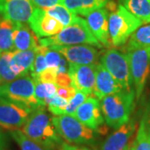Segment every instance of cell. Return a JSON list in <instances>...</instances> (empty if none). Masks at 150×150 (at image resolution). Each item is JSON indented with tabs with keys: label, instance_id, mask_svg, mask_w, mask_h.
Wrapping results in <instances>:
<instances>
[{
	"label": "cell",
	"instance_id": "17",
	"mask_svg": "<svg viewBox=\"0 0 150 150\" xmlns=\"http://www.w3.org/2000/svg\"><path fill=\"white\" fill-rule=\"evenodd\" d=\"M124 90L101 64L96 66V79L93 96L101 100L104 97Z\"/></svg>",
	"mask_w": 150,
	"mask_h": 150
},
{
	"label": "cell",
	"instance_id": "3",
	"mask_svg": "<svg viewBox=\"0 0 150 150\" xmlns=\"http://www.w3.org/2000/svg\"><path fill=\"white\" fill-rule=\"evenodd\" d=\"M0 100L16 103L32 111L41 107L35 98V81L29 74L1 83Z\"/></svg>",
	"mask_w": 150,
	"mask_h": 150
},
{
	"label": "cell",
	"instance_id": "29",
	"mask_svg": "<svg viewBox=\"0 0 150 150\" xmlns=\"http://www.w3.org/2000/svg\"><path fill=\"white\" fill-rule=\"evenodd\" d=\"M69 101L65 98L60 97L57 93L51 98H48L45 99L44 105H48V110L51 113H53L54 116L59 115H64L65 109L68 105Z\"/></svg>",
	"mask_w": 150,
	"mask_h": 150
},
{
	"label": "cell",
	"instance_id": "15",
	"mask_svg": "<svg viewBox=\"0 0 150 150\" xmlns=\"http://www.w3.org/2000/svg\"><path fill=\"white\" fill-rule=\"evenodd\" d=\"M108 12L103 8L92 11L86 17V22L97 40L106 48H111L112 42L108 29Z\"/></svg>",
	"mask_w": 150,
	"mask_h": 150
},
{
	"label": "cell",
	"instance_id": "24",
	"mask_svg": "<svg viewBox=\"0 0 150 150\" xmlns=\"http://www.w3.org/2000/svg\"><path fill=\"white\" fill-rule=\"evenodd\" d=\"M43 10L46 11V13L50 16L60 22L64 25V27H67L73 24L78 18V16L74 13L70 11L63 4H58Z\"/></svg>",
	"mask_w": 150,
	"mask_h": 150
},
{
	"label": "cell",
	"instance_id": "5",
	"mask_svg": "<svg viewBox=\"0 0 150 150\" xmlns=\"http://www.w3.org/2000/svg\"><path fill=\"white\" fill-rule=\"evenodd\" d=\"M55 129L59 136L71 144L93 145L96 136L94 130L87 127L72 115L52 117Z\"/></svg>",
	"mask_w": 150,
	"mask_h": 150
},
{
	"label": "cell",
	"instance_id": "4",
	"mask_svg": "<svg viewBox=\"0 0 150 150\" xmlns=\"http://www.w3.org/2000/svg\"><path fill=\"white\" fill-rule=\"evenodd\" d=\"M39 43L44 47L54 45L89 44L97 48H102V44L93 36L85 19L80 17H78L73 24L64 27L56 35L39 39Z\"/></svg>",
	"mask_w": 150,
	"mask_h": 150
},
{
	"label": "cell",
	"instance_id": "36",
	"mask_svg": "<svg viewBox=\"0 0 150 150\" xmlns=\"http://www.w3.org/2000/svg\"><path fill=\"white\" fill-rule=\"evenodd\" d=\"M56 84L58 87H68L72 86V81L68 73H59L56 79Z\"/></svg>",
	"mask_w": 150,
	"mask_h": 150
},
{
	"label": "cell",
	"instance_id": "2",
	"mask_svg": "<svg viewBox=\"0 0 150 150\" xmlns=\"http://www.w3.org/2000/svg\"><path fill=\"white\" fill-rule=\"evenodd\" d=\"M135 98V91L133 89L122 90L101 99V111L108 127L116 129L129 122L134 110Z\"/></svg>",
	"mask_w": 150,
	"mask_h": 150
},
{
	"label": "cell",
	"instance_id": "40",
	"mask_svg": "<svg viewBox=\"0 0 150 150\" xmlns=\"http://www.w3.org/2000/svg\"><path fill=\"white\" fill-rule=\"evenodd\" d=\"M105 7H106V10H107L108 12L109 11V12L112 13V12H114V11L117 9L118 5H117L114 2H112V1H108V3L106 4Z\"/></svg>",
	"mask_w": 150,
	"mask_h": 150
},
{
	"label": "cell",
	"instance_id": "33",
	"mask_svg": "<svg viewBox=\"0 0 150 150\" xmlns=\"http://www.w3.org/2000/svg\"><path fill=\"white\" fill-rule=\"evenodd\" d=\"M62 59H63L62 54L50 47H48V49L45 54V59L48 68H58Z\"/></svg>",
	"mask_w": 150,
	"mask_h": 150
},
{
	"label": "cell",
	"instance_id": "16",
	"mask_svg": "<svg viewBox=\"0 0 150 150\" xmlns=\"http://www.w3.org/2000/svg\"><path fill=\"white\" fill-rule=\"evenodd\" d=\"M73 116L93 130H96L104 123L100 103L95 97H88L78 108Z\"/></svg>",
	"mask_w": 150,
	"mask_h": 150
},
{
	"label": "cell",
	"instance_id": "19",
	"mask_svg": "<svg viewBox=\"0 0 150 150\" xmlns=\"http://www.w3.org/2000/svg\"><path fill=\"white\" fill-rule=\"evenodd\" d=\"M37 48L24 51H13L11 68L18 77L30 74L37 53Z\"/></svg>",
	"mask_w": 150,
	"mask_h": 150
},
{
	"label": "cell",
	"instance_id": "30",
	"mask_svg": "<svg viewBox=\"0 0 150 150\" xmlns=\"http://www.w3.org/2000/svg\"><path fill=\"white\" fill-rule=\"evenodd\" d=\"M47 49H48V47H44L42 45H40L37 48L35 59H34L32 69L30 70V75L32 78L35 77L36 75L40 74L41 72H43V70H45L48 68L46 59H45V54H46Z\"/></svg>",
	"mask_w": 150,
	"mask_h": 150
},
{
	"label": "cell",
	"instance_id": "9",
	"mask_svg": "<svg viewBox=\"0 0 150 150\" xmlns=\"http://www.w3.org/2000/svg\"><path fill=\"white\" fill-rule=\"evenodd\" d=\"M50 48L62 54L69 63L81 65L98 64L99 52L98 48L89 44L54 45Z\"/></svg>",
	"mask_w": 150,
	"mask_h": 150
},
{
	"label": "cell",
	"instance_id": "25",
	"mask_svg": "<svg viewBox=\"0 0 150 150\" xmlns=\"http://www.w3.org/2000/svg\"><path fill=\"white\" fill-rule=\"evenodd\" d=\"M130 150H150V127L141 120Z\"/></svg>",
	"mask_w": 150,
	"mask_h": 150
},
{
	"label": "cell",
	"instance_id": "8",
	"mask_svg": "<svg viewBox=\"0 0 150 150\" xmlns=\"http://www.w3.org/2000/svg\"><path fill=\"white\" fill-rule=\"evenodd\" d=\"M127 56L136 98L139 100L150 77V48L129 50Z\"/></svg>",
	"mask_w": 150,
	"mask_h": 150
},
{
	"label": "cell",
	"instance_id": "18",
	"mask_svg": "<svg viewBox=\"0 0 150 150\" xmlns=\"http://www.w3.org/2000/svg\"><path fill=\"white\" fill-rule=\"evenodd\" d=\"M14 51H24L40 46L39 38L27 23H15L13 31Z\"/></svg>",
	"mask_w": 150,
	"mask_h": 150
},
{
	"label": "cell",
	"instance_id": "23",
	"mask_svg": "<svg viewBox=\"0 0 150 150\" xmlns=\"http://www.w3.org/2000/svg\"><path fill=\"white\" fill-rule=\"evenodd\" d=\"M145 48H150V24L139 28L131 35L127 45V51Z\"/></svg>",
	"mask_w": 150,
	"mask_h": 150
},
{
	"label": "cell",
	"instance_id": "39",
	"mask_svg": "<svg viewBox=\"0 0 150 150\" xmlns=\"http://www.w3.org/2000/svg\"><path fill=\"white\" fill-rule=\"evenodd\" d=\"M0 150H8V144L4 134L0 133Z\"/></svg>",
	"mask_w": 150,
	"mask_h": 150
},
{
	"label": "cell",
	"instance_id": "43",
	"mask_svg": "<svg viewBox=\"0 0 150 150\" xmlns=\"http://www.w3.org/2000/svg\"><path fill=\"white\" fill-rule=\"evenodd\" d=\"M130 149H131V147H130V148H129V149H127L126 150H130Z\"/></svg>",
	"mask_w": 150,
	"mask_h": 150
},
{
	"label": "cell",
	"instance_id": "11",
	"mask_svg": "<svg viewBox=\"0 0 150 150\" xmlns=\"http://www.w3.org/2000/svg\"><path fill=\"white\" fill-rule=\"evenodd\" d=\"M97 64L81 65L69 64V71L72 85L77 91L84 93L88 95L93 93L96 79Z\"/></svg>",
	"mask_w": 150,
	"mask_h": 150
},
{
	"label": "cell",
	"instance_id": "45",
	"mask_svg": "<svg viewBox=\"0 0 150 150\" xmlns=\"http://www.w3.org/2000/svg\"><path fill=\"white\" fill-rule=\"evenodd\" d=\"M0 133H1V132H0Z\"/></svg>",
	"mask_w": 150,
	"mask_h": 150
},
{
	"label": "cell",
	"instance_id": "44",
	"mask_svg": "<svg viewBox=\"0 0 150 150\" xmlns=\"http://www.w3.org/2000/svg\"><path fill=\"white\" fill-rule=\"evenodd\" d=\"M1 54H2V51L0 50V56H1Z\"/></svg>",
	"mask_w": 150,
	"mask_h": 150
},
{
	"label": "cell",
	"instance_id": "32",
	"mask_svg": "<svg viewBox=\"0 0 150 150\" xmlns=\"http://www.w3.org/2000/svg\"><path fill=\"white\" fill-rule=\"evenodd\" d=\"M59 74L58 68H47L43 72L36 75L33 79L35 82H39V83H56V79L57 76Z\"/></svg>",
	"mask_w": 150,
	"mask_h": 150
},
{
	"label": "cell",
	"instance_id": "10",
	"mask_svg": "<svg viewBox=\"0 0 150 150\" xmlns=\"http://www.w3.org/2000/svg\"><path fill=\"white\" fill-rule=\"evenodd\" d=\"M32 112L16 103L0 100V127L10 131L21 129Z\"/></svg>",
	"mask_w": 150,
	"mask_h": 150
},
{
	"label": "cell",
	"instance_id": "27",
	"mask_svg": "<svg viewBox=\"0 0 150 150\" xmlns=\"http://www.w3.org/2000/svg\"><path fill=\"white\" fill-rule=\"evenodd\" d=\"M11 137L14 139L21 150H54L47 149L36 143L22 132L21 130H11Z\"/></svg>",
	"mask_w": 150,
	"mask_h": 150
},
{
	"label": "cell",
	"instance_id": "14",
	"mask_svg": "<svg viewBox=\"0 0 150 150\" xmlns=\"http://www.w3.org/2000/svg\"><path fill=\"white\" fill-rule=\"evenodd\" d=\"M28 25L38 38L54 36L64 28L60 22L48 14L46 11L38 8H34Z\"/></svg>",
	"mask_w": 150,
	"mask_h": 150
},
{
	"label": "cell",
	"instance_id": "20",
	"mask_svg": "<svg viewBox=\"0 0 150 150\" xmlns=\"http://www.w3.org/2000/svg\"><path fill=\"white\" fill-rule=\"evenodd\" d=\"M108 0H61V4L75 14L87 16L92 11L105 7Z\"/></svg>",
	"mask_w": 150,
	"mask_h": 150
},
{
	"label": "cell",
	"instance_id": "34",
	"mask_svg": "<svg viewBox=\"0 0 150 150\" xmlns=\"http://www.w3.org/2000/svg\"><path fill=\"white\" fill-rule=\"evenodd\" d=\"M76 93L77 90L73 85L68 87H59L57 90V94L68 101H69L70 99H72L74 97Z\"/></svg>",
	"mask_w": 150,
	"mask_h": 150
},
{
	"label": "cell",
	"instance_id": "13",
	"mask_svg": "<svg viewBox=\"0 0 150 150\" xmlns=\"http://www.w3.org/2000/svg\"><path fill=\"white\" fill-rule=\"evenodd\" d=\"M137 129V123L134 118L116 129L103 142L99 150H126L133 144V137Z\"/></svg>",
	"mask_w": 150,
	"mask_h": 150
},
{
	"label": "cell",
	"instance_id": "42",
	"mask_svg": "<svg viewBox=\"0 0 150 150\" xmlns=\"http://www.w3.org/2000/svg\"><path fill=\"white\" fill-rule=\"evenodd\" d=\"M1 83H3V81H2V79H1V77H0V84Z\"/></svg>",
	"mask_w": 150,
	"mask_h": 150
},
{
	"label": "cell",
	"instance_id": "22",
	"mask_svg": "<svg viewBox=\"0 0 150 150\" xmlns=\"http://www.w3.org/2000/svg\"><path fill=\"white\" fill-rule=\"evenodd\" d=\"M15 23L3 18L0 22V50L2 52H13V31Z\"/></svg>",
	"mask_w": 150,
	"mask_h": 150
},
{
	"label": "cell",
	"instance_id": "21",
	"mask_svg": "<svg viewBox=\"0 0 150 150\" xmlns=\"http://www.w3.org/2000/svg\"><path fill=\"white\" fill-rule=\"evenodd\" d=\"M119 3L143 23H150V0H119Z\"/></svg>",
	"mask_w": 150,
	"mask_h": 150
},
{
	"label": "cell",
	"instance_id": "12",
	"mask_svg": "<svg viewBox=\"0 0 150 150\" xmlns=\"http://www.w3.org/2000/svg\"><path fill=\"white\" fill-rule=\"evenodd\" d=\"M35 7L31 0H0V14L15 23H27Z\"/></svg>",
	"mask_w": 150,
	"mask_h": 150
},
{
	"label": "cell",
	"instance_id": "41",
	"mask_svg": "<svg viewBox=\"0 0 150 150\" xmlns=\"http://www.w3.org/2000/svg\"><path fill=\"white\" fill-rule=\"evenodd\" d=\"M3 18H3V17H2V15L0 14V22L2 21V19H3Z\"/></svg>",
	"mask_w": 150,
	"mask_h": 150
},
{
	"label": "cell",
	"instance_id": "6",
	"mask_svg": "<svg viewBox=\"0 0 150 150\" xmlns=\"http://www.w3.org/2000/svg\"><path fill=\"white\" fill-rule=\"evenodd\" d=\"M142 24L143 23L139 18L119 4L117 9L110 13L108 16V29L112 46L124 45Z\"/></svg>",
	"mask_w": 150,
	"mask_h": 150
},
{
	"label": "cell",
	"instance_id": "1",
	"mask_svg": "<svg viewBox=\"0 0 150 150\" xmlns=\"http://www.w3.org/2000/svg\"><path fill=\"white\" fill-rule=\"evenodd\" d=\"M20 130L29 139L49 149H59L64 143L44 106L34 109Z\"/></svg>",
	"mask_w": 150,
	"mask_h": 150
},
{
	"label": "cell",
	"instance_id": "28",
	"mask_svg": "<svg viewBox=\"0 0 150 150\" xmlns=\"http://www.w3.org/2000/svg\"><path fill=\"white\" fill-rule=\"evenodd\" d=\"M58 85L52 83L35 82V98L40 106H45L44 101L57 93Z\"/></svg>",
	"mask_w": 150,
	"mask_h": 150
},
{
	"label": "cell",
	"instance_id": "31",
	"mask_svg": "<svg viewBox=\"0 0 150 150\" xmlns=\"http://www.w3.org/2000/svg\"><path fill=\"white\" fill-rule=\"evenodd\" d=\"M88 96L89 95L86 94L83 92L77 91L74 97L72 99H70L68 103V105L65 109V114L73 116L76 112V110L78 109V108L79 107L82 103H83V102L88 98Z\"/></svg>",
	"mask_w": 150,
	"mask_h": 150
},
{
	"label": "cell",
	"instance_id": "38",
	"mask_svg": "<svg viewBox=\"0 0 150 150\" xmlns=\"http://www.w3.org/2000/svg\"><path fill=\"white\" fill-rule=\"evenodd\" d=\"M143 119H144V121L145 123H147V124L150 127V101L149 103H148L147 107H146L144 115V117H143Z\"/></svg>",
	"mask_w": 150,
	"mask_h": 150
},
{
	"label": "cell",
	"instance_id": "7",
	"mask_svg": "<svg viewBox=\"0 0 150 150\" xmlns=\"http://www.w3.org/2000/svg\"><path fill=\"white\" fill-rule=\"evenodd\" d=\"M100 64L110 73L123 89L127 91L134 89L127 54L115 48H109L101 55Z\"/></svg>",
	"mask_w": 150,
	"mask_h": 150
},
{
	"label": "cell",
	"instance_id": "26",
	"mask_svg": "<svg viewBox=\"0 0 150 150\" xmlns=\"http://www.w3.org/2000/svg\"><path fill=\"white\" fill-rule=\"evenodd\" d=\"M13 52H2L0 56V77L3 83H8L18 78L11 68Z\"/></svg>",
	"mask_w": 150,
	"mask_h": 150
},
{
	"label": "cell",
	"instance_id": "37",
	"mask_svg": "<svg viewBox=\"0 0 150 150\" xmlns=\"http://www.w3.org/2000/svg\"><path fill=\"white\" fill-rule=\"evenodd\" d=\"M59 150H95L89 147H87L84 145H76V144H71L69 143H65L64 142Z\"/></svg>",
	"mask_w": 150,
	"mask_h": 150
},
{
	"label": "cell",
	"instance_id": "35",
	"mask_svg": "<svg viewBox=\"0 0 150 150\" xmlns=\"http://www.w3.org/2000/svg\"><path fill=\"white\" fill-rule=\"evenodd\" d=\"M33 6L41 9H47L48 8L61 4V0H31Z\"/></svg>",
	"mask_w": 150,
	"mask_h": 150
}]
</instances>
